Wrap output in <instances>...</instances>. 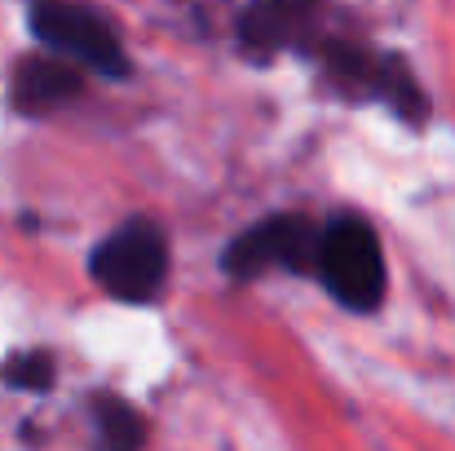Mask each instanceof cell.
<instances>
[{
    "label": "cell",
    "instance_id": "obj_1",
    "mask_svg": "<svg viewBox=\"0 0 455 451\" xmlns=\"http://www.w3.org/2000/svg\"><path fill=\"white\" fill-rule=\"evenodd\" d=\"M314 275L327 293L349 310H376L385 301V253L376 230L363 217H336L318 235V266Z\"/></svg>",
    "mask_w": 455,
    "mask_h": 451
},
{
    "label": "cell",
    "instance_id": "obj_2",
    "mask_svg": "<svg viewBox=\"0 0 455 451\" xmlns=\"http://www.w3.org/2000/svg\"><path fill=\"white\" fill-rule=\"evenodd\" d=\"M31 31L44 49H53L58 58L76 62V67H89L98 76H124L129 71V58H124V44L116 36V27L93 13L89 4H76V0H31Z\"/></svg>",
    "mask_w": 455,
    "mask_h": 451
},
{
    "label": "cell",
    "instance_id": "obj_3",
    "mask_svg": "<svg viewBox=\"0 0 455 451\" xmlns=\"http://www.w3.org/2000/svg\"><path fill=\"white\" fill-rule=\"evenodd\" d=\"M93 279L102 293L120 301H151L164 288V275H168V244H164V230L147 221V217H133L124 221L120 230H111L98 248H93V262H89Z\"/></svg>",
    "mask_w": 455,
    "mask_h": 451
},
{
    "label": "cell",
    "instance_id": "obj_4",
    "mask_svg": "<svg viewBox=\"0 0 455 451\" xmlns=\"http://www.w3.org/2000/svg\"><path fill=\"white\" fill-rule=\"evenodd\" d=\"M318 235L305 217H270L252 230H243L230 248H226V270L235 279H257L261 270H314L318 266Z\"/></svg>",
    "mask_w": 455,
    "mask_h": 451
},
{
    "label": "cell",
    "instance_id": "obj_5",
    "mask_svg": "<svg viewBox=\"0 0 455 451\" xmlns=\"http://www.w3.org/2000/svg\"><path fill=\"white\" fill-rule=\"evenodd\" d=\"M84 93V76L76 62L58 58V53H31L18 62L13 71V107L22 116H44L67 107L71 98Z\"/></svg>",
    "mask_w": 455,
    "mask_h": 451
},
{
    "label": "cell",
    "instance_id": "obj_6",
    "mask_svg": "<svg viewBox=\"0 0 455 451\" xmlns=\"http://www.w3.org/2000/svg\"><path fill=\"white\" fill-rule=\"evenodd\" d=\"M318 0H252L239 18V40L252 53H275L301 40L314 22Z\"/></svg>",
    "mask_w": 455,
    "mask_h": 451
},
{
    "label": "cell",
    "instance_id": "obj_7",
    "mask_svg": "<svg viewBox=\"0 0 455 451\" xmlns=\"http://www.w3.org/2000/svg\"><path fill=\"white\" fill-rule=\"evenodd\" d=\"M93 412H98V430H102V439H107V451H138L142 447L147 430H142L138 412H133L124 399L102 394V399L93 403Z\"/></svg>",
    "mask_w": 455,
    "mask_h": 451
},
{
    "label": "cell",
    "instance_id": "obj_8",
    "mask_svg": "<svg viewBox=\"0 0 455 451\" xmlns=\"http://www.w3.org/2000/svg\"><path fill=\"white\" fill-rule=\"evenodd\" d=\"M4 381H9L13 390H31V394H40V390L53 385V358H49L44 350L18 354V358L4 367Z\"/></svg>",
    "mask_w": 455,
    "mask_h": 451
}]
</instances>
